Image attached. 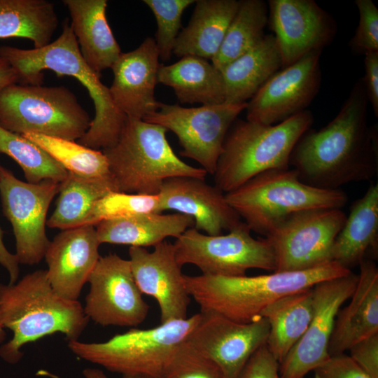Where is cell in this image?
<instances>
[{
    "label": "cell",
    "instance_id": "obj_6",
    "mask_svg": "<svg viewBox=\"0 0 378 378\" xmlns=\"http://www.w3.org/2000/svg\"><path fill=\"white\" fill-rule=\"evenodd\" d=\"M167 132L161 125L127 117L118 141L102 150L118 192L158 195L168 178H205V170L176 155L167 139Z\"/></svg>",
    "mask_w": 378,
    "mask_h": 378
},
{
    "label": "cell",
    "instance_id": "obj_38",
    "mask_svg": "<svg viewBox=\"0 0 378 378\" xmlns=\"http://www.w3.org/2000/svg\"><path fill=\"white\" fill-rule=\"evenodd\" d=\"M164 378H226L220 368L187 340L177 348Z\"/></svg>",
    "mask_w": 378,
    "mask_h": 378
},
{
    "label": "cell",
    "instance_id": "obj_33",
    "mask_svg": "<svg viewBox=\"0 0 378 378\" xmlns=\"http://www.w3.org/2000/svg\"><path fill=\"white\" fill-rule=\"evenodd\" d=\"M268 7L262 0H241L213 65L219 71L255 47L264 38Z\"/></svg>",
    "mask_w": 378,
    "mask_h": 378
},
{
    "label": "cell",
    "instance_id": "obj_19",
    "mask_svg": "<svg viewBox=\"0 0 378 378\" xmlns=\"http://www.w3.org/2000/svg\"><path fill=\"white\" fill-rule=\"evenodd\" d=\"M129 255L138 288L158 304L160 323L186 318L190 296L174 244L164 241L153 246L152 251L130 246Z\"/></svg>",
    "mask_w": 378,
    "mask_h": 378
},
{
    "label": "cell",
    "instance_id": "obj_28",
    "mask_svg": "<svg viewBox=\"0 0 378 378\" xmlns=\"http://www.w3.org/2000/svg\"><path fill=\"white\" fill-rule=\"evenodd\" d=\"M281 67L276 38L273 34H265L255 47L221 69L225 102H246Z\"/></svg>",
    "mask_w": 378,
    "mask_h": 378
},
{
    "label": "cell",
    "instance_id": "obj_29",
    "mask_svg": "<svg viewBox=\"0 0 378 378\" xmlns=\"http://www.w3.org/2000/svg\"><path fill=\"white\" fill-rule=\"evenodd\" d=\"M158 82L172 88L183 104L214 105L225 101L221 71L197 56L186 55L172 64H160Z\"/></svg>",
    "mask_w": 378,
    "mask_h": 378
},
{
    "label": "cell",
    "instance_id": "obj_31",
    "mask_svg": "<svg viewBox=\"0 0 378 378\" xmlns=\"http://www.w3.org/2000/svg\"><path fill=\"white\" fill-rule=\"evenodd\" d=\"M58 22L50 1L0 0V38H27L41 48L50 43Z\"/></svg>",
    "mask_w": 378,
    "mask_h": 378
},
{
    "label": "cell",
    "instance_id": "obj_25",
    "mask_svg": "<svg viewBox=\"0 0 378 378\" xmlns=\"http://www.w3.org/2000/svg\"><path fill=\"white\" fill-rule=\"evenodd\" d=\"M239 1L197 0L188 24L176 39L173 54L212 59L218 52Z\"/></svg>",
    "mask_w": 378,
    "mask_h": 378
},
{
    "label": "cell",
    "instance_id": "obj_17",
    "mask_svg": "<svg viewBox=\"0 0 378 378\" xmlns=\"http://www.w3.org/2000/svg\"><path fill=\"white\" fill-rule=\"evenodd\" d=\"M200 313V320L187 341L214 361L226 378H237L251 356L266 344L267 321L260 316L243 323L213 312Z\"/></svg>",
    "mask_w": 378,
    "mask_h": 378
},
{
    "label": "cell",
    "instance_id": "obj_8",
    "mask_svg": "<svg viewBox=\"0 0 378 378\" xmlns=\"http://www.w3.org/2000/svg\"><path fill=\"white\" fill-rule=\"evenodd\" d=\"M201 313L147 329L132 328L102 342L70 341L80 358L122 375L164 378L178 346L199 323Z\"/></svg>",
    "mask_w": 378,
    "mask_h": 378
},
{
    "label": "cell",
    "instance_id": "obj_21",
    "mask_svg": "<svg viewBox=\"0 0 378 378\" xmlns=\"http://www.w3.org/2000/svg\"><path fill=\"white\" fill-rule=\"evenodd\" d=\"M159 59L155 40L147 37L135 50L122 52L111 66L109 91L116 107L127 118L144 120L160 107L162 102L155 97Z\"/></svg>",
    "mask_w": 378,
    "mask_h": 378
},
{
    "label": "cell",
    "instance_id": "obj_30",
    "mask_svg": "<svg viewBox=\"0 0 378 378\" xmlns=\"http://www.w3.org/2000/svg\"><path fill=\"white\" fill-rule=\"evenodd\" d=\"M312 288L286 295L260 313L270 326L266 346L279 363L301 339L310 323Z\"/></svg>",
    "mask_w": 378,
    "mask_h": 378
},
{
    "label": "cell",
    "instance_id": "obj_35",
    "mask_svg": "<svg viewBox=\"0 0 378 378\" xmlns=\"http://www.w3.org/2000/svg\"><path fill=\"white\" fill-rule=\"evenodd\" d=\"M0 153L8 155L19 164L28 183H36L46 179L61 183L68 174L65 169L38 146L1 126Z\"/></svg>",
    "mask_w": 378,
    "mask_h": 378
},
{
    "label": "cell",
    "instance_id": "obj_2",
    "mask_svg": "<svg viewBox=\"0 0 378 378\" xmlns=\"http://www.w3.org/2000/svg\"><path fill=\"white\" fill-rule=\"evenodd\" d=\"M0 55L14 69L18 82L22 85H42L43 71L47 69L58 76L76 78L88 90L95 109L89 129L78 143L102 150L118 141L127 116L115 105L109 88L100 80L101 74L95 72L84 60L68 18L62 22L59 36L46 46L21 49L2 46Z\"/></svg>",
    "mask_w": 378,
    "mask_h": 378
},
{
    "label": "cell",
    "instance_id": "obj_32",
    "mask_svg": "<svg viewBox=\"0 0 378 378\" xmlns=\"http://www.w3.org/2000/svg\"><path fill=\"white\" fill-rule=\"evenodd\" d=\"M111 192H118L111 176L92 178L68 172L59 184L57 205L47 226L64 230L84 225L94 204Z\"/></svg>",
    "mask_w": 378,
    "mask_h": 378
},
{
    "label": "cell",
    "instance_id": "obj_46",
    "mask_svg": "<svg viewBox=\"0 0 378 378\" xmlns=\"http://www.w3.org/2000/svg\"><path fill=\"white\" fill-rule=\"evenodd\" d=\"M83 375L84 378H108L102 370L92 368L84 369Z\"/></svg>",
    "mask_w": 378,
    "mask_h": 378
},
{
    "label": "cell",
    "instance_id": "obj_34",
    "mask_svg": "<svg viewBox=\"0 0 378 378\" xmlns=\"http://www.w3.org/2000/svg\"><path fill=\"white\" fill-rule=\"evenodd\" d=\"M21 135L44 150L68 172L92 178L111 176L107 159L101 150L88 148L75 141L38 134Z\"/></svg>",
    "mask_w": 378,
    "mask_h": 378
},
{
    "label": "cell",
    "instance_id": "obj_16",
    "mask_svg": "<svg viewBox=\"0 0 378 378\" xmlns=\"http://www.w3.org/2000/svg\"><path fill=\"white\" fill-rule=\"evenodd\" d=\"M321 51L275 73L247 102L246 120L276 125L307 110L319 91Z\"/></svg>",
    "mask_w": 378,
    "mask_h": 378
},
{
    "label": "cell",
    "instance_id": "obj_27",
    "mask_svg": "<svg viewBox=\"0 0 378 378\" xmlns=\"http://www.w3.org/2000/svg\"><path fill=\"white\" fill-rule=\"evenodd\" d=\"M96 226L99 243L146 248L155 246L167 237L178 238L194 226V220L185 214L146 213L103 220Z\"/></svg>",
    "mask_w": 378,
    "mask_h": 378
},
{
    "label": "cell",
    "instance_id": "obj_5",
    "mask_svg": "<svg viewBox=\"0 0 378 378\" xmlns=\"http://www.w3.org/2000/svg\"><path fill=\"white\" fill-rule=\"evenodd\" d=\"M313 122L309 110L276 125L237 118L223 142L214 174L215 186L227 193L262 172L289 168L295 144Z\"/></svg>",
    "mask_w": 378,
    "mask_h": 378
},
{
    "label": "cell",
    "instance_id": "obj_13",
    "mask_svg": "<svg viewBox=\"0 0 378 378\" xmlns=\"http://www.w3.org/2000/svg\"><path fill=\"white\" fill-rule=\"evenodd\" d=\"M59 182L46 179L22 181L1 166L0 197L2 211L10 223L20 264L34 265L44 258L50 241L46 235L47 213Z\"/></svg>",
    "mask_w": 378,
    "mask_h": 378
},
{
    "label": "cell",
    "instance_id": "obj_4",
    "mask_svg": "<svg viewBox=\"0 0 378 378\" xmlns=\"http://www.w3.org/2000/svg\"><path fill=\"white\" fill-rule=\"evenodd\" d=\"M351 272L332 261L301 271L273 272L253 276L185 275L184 281L188 294L201 312H213L246 323L260 317L267 306L286 295L310 289L321 281Z\"/></svg>",
    "mask_w": 378,
    "mask_h": 378
},
{
    "label": "cell",
    "instance_id": "obj_10",
    "mask_svg": "<svg viewBox=\"0 0 378 378\" xmlns=\"http://www.w3.org/2000/svg\"><path fill=\"white\" fill-rule=\"evenodd\" d=\"M178 264L196 266L202 274L223 276L246 275L251 269L274 272L273 248L265 239H255L244 223L226 234L209 235L194 227L174 243Z\"/></svg>",
    "mask_w": 378,
    "mask_h": 378
},
{
    "label": "cell",
    "instance_id": "obj_43",
    "mask_svg": "<svg viewBox=\"0 0 378 378\" xmlns=\"http://www.w3.org/2000/svg\"><path fill=\"white\" fill-rule=\"evenodd\" d=\"M365 76L362 78L368 102L378 116V51L365 55Z\"/></svg>",
    "mask_w": 378,
    "mask_h": 378
},
{
    "label": "cell",
    "instance_id": "obj_49",
    "mask_svg": "<svg viewBox=\"0 0 378 378\" xmlns=\"http://www.w3.org/2000/svg\"><path fill=\"white\" fill-rule=\"evenodd\" d=\"M6 339V332L4 329L0 326V344L2 343Z\"/></svg>",
    "mask_w": 378,
    "mask_h": 378
},
{
    "label": "cell",
    "instance_id": "obj_20",
    "mask_svg": "<svg viewBox=\"0 0 378 378\" xmlns=\"http://www.w3.org/2000/svg\"><path fill=\"white\" fill-rule=\"evenodd\" d=\"M160 209L173 210L190 216L194 227L209 235L230 232L244 221L230 206L225 193L205 178L176 176L165 180L158 193Z\"/></svg>",
    "mask_w": 378,
    "mask_h": 378
},
{
    "label": "cell",
    "instance_id": "obj_39",
    "mask_svg": "<svg viewBox=\"0 0 378 378\" xmlns=\"http://www.w3.org/2000/svg\"><path fill=\"white\" fill-rule=\"evenodd\" d=\"M359 21L349 42L352 50L365 55L378 51V8L372 0H356Z\"/></svg>",
    "mask_w": 378,
    "mask_h": 378
},
{
    "label": "cell",
    "instance_id": "obj_45",
    "mask_svg": "<svg viewBox=\"0 0 378 378\" xmlns=\"http://www.w3.org/2000/svg\"><path fill=\"white\" fill-rule=\"evenodd\" d=\"M18 82V75L9 62L0 55V92L6 87Z\"/></svg>",
    "mask_w": 378,
    "mask_h": 378
},
{
    "label": "cell",
    "instance_id": "obj_48",
    "mask_svg": "<svg viewBox=\"0 0 378 378\" xmlns=\"http://www.w3.org/2000/svg\"><path fill=\"white\" fill-rule=\"evenodd\" d=\"M122 378H153L145 375L140 374H132V375H122Z\"/></svg>",
    "mask_w": 378,
    "mask_h": 378
},
{
    "label": "cell",
    "instance_id": "obj_24",
    "mask_svg": "<svg viewBox=\"0 0 378 378\" xmlns=\"http://www.w3.org/2000/svg\"><path fill=\"white\" fill-rule=\"evenodd\" d=\"M82 57L95 72L111 68L121 52L107 22L106 0H64Z\"/></svg>",
    "mask_w": 378,
    "mask_h": 378
},
{
    "label": "cell",
    "instance_id": "obj_41",
    "mask_svg": "<svg viewBox=\"0 0 378 378\" xmlns=\"http://www.w3.org/2000/svg\"><path fill=\"white\" fill-rule=\"evenodd\" d=\"M279 365L265 344L251 356L237 378H281Z\"/></svg>",
    "mask_w": 378,
    "mask_h": 378
},
{
    "label": "cell",
    "instance_id": "obj_18",
    "mask_svg": "<svg viewBox=\"0 0 378 378\" xmlns=\"http://www.w3.org/2000/svg\"><path fill=\"white\" fill-rule=\"evenodd\" d=\"M268 6V24L281 53V69L321 52L335 36V21L314 0H270Z\"/></svg>",
    "mask_w": 378,
    "mask_h": 378
},
{
    "label": "cell",
    "instance_id": "obj_36",
    "mask_svg": "<svg viewBox=\"0 0 378 378\" xmlns=\"http://www.w3.org/2000/svg\"><path fill=\"white\" fill-rule=\"evenodd\" d=\"M146 213H162L158 194L150 195L111 192L94 204L84 225L95 226L103 220Z\"/></svg>",
    "mask_w": 378,
    "mask_h": 378
},
{
    "label": "cell",
    "instance_id": "obj_7",
    "mask_svg": "<svg viewBox=\"0 0 378 378\" xmlns=\"http://www.w3.org/2000/svg\"><path fill=\"white\" fill-rule=\"evenodd\" d=\"M225 198L251 231L265 237L293 213L318 208L341 209L348 202L341 189L307 185L289 168L262 172L225 193Z\"/></svg>",
    "mask_w": 378,
    "mask_h": 378
},
{
    "label": "cell",
    "instance_id": "obj_22",
    "mask_svg": "<svg viewBox=\"0 0 378 378\" xmlns=\"http://www.w3.org/2000/svg\"><path fill=\"white\" fill-rule=\"evenodd\" d=\"M100 244L91 225L62 230L50 241L44 258L48 279L57 293L78 300L101 257Z\"/></svg>",
    "mask_w": 378,
    "mask_h": 378
},
{
    "label": "cell",
    "instance_id": "obj_12",
    "mask_svg": "<svg viewBox=\"0 0 378 378\" xmlns=\"http://www.w3.org/2000/svg\"><path fill=\"white\" fill-rule=\"evenodd\" d=\"M246 106L247 102L193 108L161 103L157 111L143 120L174 132L182 148L181 155L196 161L207 174L214 175L226 134Z\"/></svg>",
    "mask_w": 378,
    "mask_h": 378
},
{
    "label": "cell",
    "instance_id": "obj_9",
    "mask_svg": "<svg viewBox=\"0 0 378 378\" xmlns=\"http://www.w3.org/2000/svg\"><path fill=\"white\" fill-rule=\"evenodd\" d=\"M91 122L76 95L64 86L15 83L0 92V126L14 133L76 141Z\"/></svg>",
    "mask_w": 378,
    "mask_h": 378
},
{
    "label": "cell",
    "instance_id": "obj_1",
    "mask_svg": "<svg viewBox=\"0 0 378 378\" xmlns=\"http://www.w3.org/2000/svg\"><path fill=\"white\" fill-rule=\"evenodd\" d=\"M368 100L362 78L337 115L318 130H307L295 144L289 166L311 186L337 190L371 180L378 169L377 131L368 125Z\"/></svg>",
    "mask_w": 378,
    "mask_h": 378
},
{
    "label": "cell",
    "instance_id": "obj_37",
    "mask_svg": "<svg viewBox=\"0 0 378 378\" xmlns=\"http://www.w3.org/2000/svg\"><path fill=\"white\" fill-rule=\"evenodd\" d=\"M152 10L158 24L155 43L159 57L169 61L173 54L176 39L181 28L183 11L194 0H144Z\"/></svg>",
    "mask_w": 378,
    "mask_h": 378
},
{
    "label": "cell",
    "instance_id": "obj_47",
    "mask_svg": "<svg viewBox=\"0 0 378 378\" xmlns=\"http://www.w3.org/2000/svg\"><path fill=\"white\" fill-rule=\"evenodd\" d=\"M37 376L49 377V378H60L57 375L46 370H41L36 372Z\"/></svg>",
    "mask_w": 378,
    "mask_h": 378
},
{
    "label": "cell",
    "instance_id": "obj_15",
    "mask_svg": "<svg viewBox=\"0 0 378 378\" xmlns=\"http://www.w3.org/2000/svg\"><path fill=\"white\" fill-rule=\"evenodd\" d=\"M358 275L349 274L316 284L312 288V316L298 343L279 363L281 378H304L330 357L328 345L337 314L353 294Z\"/></svg>",
    "mask_w": 378,
    "mask_h": 378
},
{
    "label": "cell",
    "instance_id": "obj_23",
    "mask_svg": "<svg viewBox=\"0 0 378 378\" xmlns=\"http://www.w3.org/2000/svg\"><path fill=\"white\" fill-rule=\"evenodd\" d=\"M359 266L351 300L335 318L328 345L330 356L344 354L356 343L378 333V268L368 259Z\"/></svg>",
    "mask_w": 378,
    "mask_h": 378
},
{
    "label": "cell",
    "instance_id": "obj_14",
    "mask_svg": "<svg viewBox=\"0 0 378 378\" xmlns=\"http://www.w3.org/2000/svg\"><path fill=\"white\" fill-rule=\"evenodd\" d=\"M88 282L84 312L102 326L136 327L145 321L149 305L134 280L129 260L116 253L100 257Z\"/></svg>",
    "mask_w": 378,
    "mask_h": 378
},
{
    "label": "cell",
    "instance_id": "obj_40",
    "mask_svg": "<svg viewBox=\"0 0 378 378\" xmlns=\"http://www.w3.org/2000/svg\"><path fill=\"white\" fill-rule=\"evenodd\" d=\"M314 372V378H371L345 354L330 356Z\"/></svg>",
    "mask_w": 378,
    "mask_h": 378
},
{
    "label": "cell",
    "instance_id": "obj_3",
    "mask_svg": "<svg viewBox=\"0 0 378 378\" xmlns=\"http://www.w3.org/2000/svg\"><path fill=\"white\" fill-rule=\"evenodd\" d=\"M89 321L78 300L54 290L45 270L13 284H0V326L13 332L0 346V357L10 364L22 359L24 345L55 332L64 335L68 342L78 340Z\"/></svg>",
    "mask_w": 378,
    "mask_h": 378
},
{
    "label": "cell",
    "instance_id": "obj_11",
    "mask_svg": "<svg viewBox=\"0 0 378 378\" xmlns=\"http://www.w3.org/2000/svg\"><path fill=\"white\" fill-rule=\"evenodd\" d=\"M346 218L340 209H309L288 216L265 237L274 253V272L306 270L333 261V244Z\"/></svg>",
    "mask_w": 378,
    "mask_h": 378
},
{
    "label": "cell",
    "instance_id": "obj_42",
    "mask_svg": "<svg viewBox=\"0 0 378 378\" xmlns=\"http://www.w3.org/2000/svg\"><path fill=\"white\" fill-rule=\"evenodd\" d=\"M351 358L371 378H378V333L353 345Z\"/></svg>",
    "mask_w": 378,
    "mask_h": 378
},
{
    "label": "cell",
    "instance_id": "obj_44",
    "mask_svg": "<svg viewBox=\"0 0 378 378\" xmlns=\"http://www.w3.org/2000/svg\"><path fill=\"white\" fill-rule=\"evenodd\" d=\"M1 154V153H0ZM0 164V171H1ZM4 231L0 227V265L5 268L9 276V284H15L20 274V263L15 254L10 253L4 243Z\"/></svg>",
    "mask_w": 378,
    "mask_h": 378
},
{
    "label": "cell",
    "instance_id": "obj_26",
    "mask_svg": "<svg viewBox=\"0 0 378 378\" xmlns=\"http://www.w3.org/2000/svg\"><path fill=\"white\" fill-rule=\"evenodd\" d=\"M378 252V183L371 184L352 204L344 226L335 238L333 261L345 268L359 265L368 253Z\"/></svg>",
    "mask_w": 378,
    "mask_h": 378
}]
</instances>
